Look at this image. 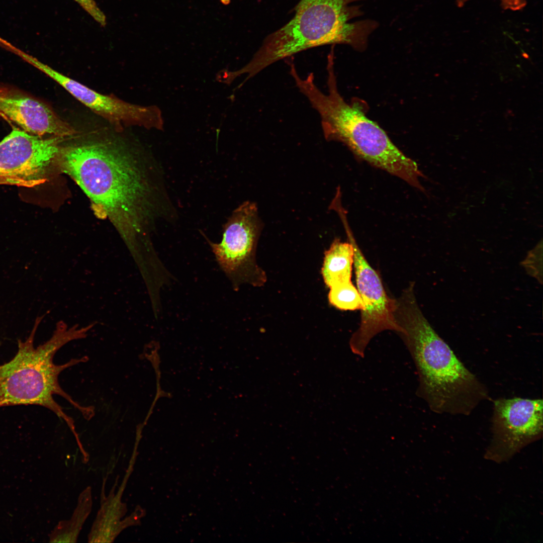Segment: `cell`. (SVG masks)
<instances>
[{"label":"cell","mask_w":543,"mask_h":543,"mask_svg":"<svg viewBox=\"0 0 543 543\" xmlns=\"http://www.w3.org/2000/svg\"><path fill=\"white\" fill-rule=\"evenodd\" d=\"M134 153L120 141L97 139L60 145L55 160L108 218L130 246L149 215L150 186Z\"/></svg>","instance_id":"cell-1"},{"label":"cell","mask_w":543,"mask_h":543,"mask_svg":"<svg viewBox=\"0 0 543 543\" xmlns=\"http://www.w3.org/2000/svg\"><path fill=\"white\" fill-rule=\"evenodd\" d=\"M399 333L415 365L417 395L438 414L469 415L489 398L488 389L437 334L420 310L414 288L396 300Z\"/></svg>","instance_id":"cell-2"},{"label":"cell","mask_w":543,"mask_h":543,"mask_svg":"<svg viewBox=\"0 0 543 543\" xmlns=\"http://www.w3.org/2000/svg\"><path fill=\"white\" fill-rule=\"evenodd\" d=\"M326 70V94L316 85L313 73L306 77H301L296 70L290 73L296 86L318 113L325 139L343 143L359 158L424 192L420 182L424 176L417 163L402 152L378 124L366 116L358 103L350 105L341 96L332 55L328 56Z\"/></svg>","instance_id":"cell-3"},{"label":"cell","mask_w":543,"mask_h":543,"mask_svg":"<svg viewBox=\"0 0 543 543\" xmlns=\"http://www.w3.org/2000/svg\"><path fill=\"white\" fill-rule=\"evenodd\" d=\"M360 0H300L293 18L271 33L235 77L246 74V82L272 64L304 50L330 44H346L361 51L377 27L372 20L350 22L361 14L350 4Z\"/></svg>","instance_id":"cell-4"},{"label":"cell","mask_w":543,"mask_h":543,"mask_svg":"<svg viewBox=\"0 0 543 543\" xmlns=\"http://www.w3.org/2000/svg\"><path fill=\"white\" fill-rule=\"evenodd\" d=\"M45 315L37 317L32 330L25 341L18 340V351L13 358L0 366V407L16 405H38L46 407L63 419L78 439L73 420L63 411L53 396L58 395L65 399L84 418L89 420L92 418L94 414L93 407L82 406L74 401L58 382L61 372L86 361L88 358H72L59 365L55 364L53 359L56 352L68 342L85 338L92 326L89 324L79 328L75 324L68 327L65 322L59 321L51 337L35 348L34 336Z\"/></svg>","instance_id":"cell-5"},{"label":"cell","mask_w":543,"mask_h":543,"mask_svg":"<svg viewBox=\"0 0 543 543\" xmlns=\"http://www.w3.org/2000/svg\"><path fill=\"white\" fill-rule=\"evenodd\" d=\"M261 230L257 207L247 201L234 210L228 219L221 241H209L218 263L234 290L245 284L261 287L266 282V274L258 265L255 256Z\"/></svg>","instance_id":"cell-6"},{"label":"cell","mask_w":543,"mask_h":543,"mask_svg":"<svg viewBox=\"0 0 543 543\" xmlns=\"http://www.w3.org/2000/svg\"><path fill=\"white\" fill-rule=\"evenodd\" d=\"M541 399L498 398L493 402L492 439L487 460L501 463L540 439L543 432Z\"/></svg>","instance_id":"cell-7"},{"label":"cell","mask_w":543,"mask_h":543,"mask_svg":"<svg viewBox=\"0 0 543 543\" xmlns=\"http://www.w3.org/2000/svg\"><path fill=\"white\" fill-rule=\"evenodd\" d=\"M343 225L353 246L356 283L364 304L359 326L351 335L349 346L354 354L364 357L369 343L377 334L387 330L399 333L401 328L395 318L396 300L386 293L379 274L360 250L347 222Z\"/></svg>","instance_id":"cell-8"},{"label":"cell","mask_w":543,"mask_h":543,"mask_svg":"<svg viewBox=\"0 0 543 543\" xmlns=\"http://www.w3.org/2000/svg\"><path fill=\"white\" fill-rule=\"evenodd\" d=\"M64 138L14 128L0 141V184L30 188L43 183Z\"/></svg>","instance_id":"cell-9"},{"label":"cell","mask_w":543,"mask_h":543,"mask_svg":"<svg viewBox=\"0 0 543 543\" xmlns=\"http://www.w3.org/2000/svg\"><path fill=\"white\" fill-rule=\"evenodd\" d=\"M24 59L51 78L76 100L107 120L117 129L138 126L163 130L160 110L156 106H143L99 93L55 70L27 54Z\"/></svg>","instance_id":"cell-10"},{"label":"cell","mask_w":543,"mask_h":543,"mask_svg":"<svg viewBox=\"0 0 543 543\" xmlns=\"http://www.w3.org/2000/svg\"><path fill=\"white\" fill-rule=\"evenodd\" d=\"M0 116L21 129L35 135L71 137L74 128L48 105L31 97L0 86Z\"/></svg>","instance_id":"cell-11"},{"label":"cell","mask_w":543,"mask_h":543,"mask_svg":"<svg viewBox=\"0 0 543 543\" xmlns=\"http://www.w3.org/2000/svg\"><path fill=\"white\" fill-rule=\"evenodd\" d=\"M354 248L351 242L336 238L324 253L321 274L327 287L351 281Z\"/></svg>","instance_id":"cell-12"},{"label":"cell","mask_w":543,"mask_h":543,"mask_svg":"<svg viewBox=\"0 0 543 543\" xmlns=\"http://www.w3.org/2000/svg\"><path fill=\"white\" fill-rule=\"evenodd\" d=\"M112 496L109 499L112 507L108 500L102 504L89 536L90 542H112L123 528L134 522L131 521L133 516L131 519L120 521L126 512V507L117 499L118 496L114 498Z\"/></svg>","instance_id":"cell-13"},{"label":"cell","mask_w":543,"mask_h":543,"mask_svg":"<svg viewBox=\"0 0 543 543\" xmlns=\"http://www.w3.org/2000/svg\"><path fill=\"white\" fill-rule=\"evenodd\" d=\"M92 505L91 490L87 487L80 495L77 506L70 520L59 523L50 535V542H75Z\"/></svg>","instance_id":"cell-14"},{"label":"cell","mask_w":543,"mask_h":543,"mask_svg":"<svg viewBox=\"0 0 543 543\" xmlns=\"http://www.w3.org/2000/svg\"><path fill=\"white\" fill-rule=\"evenodd\" d=\"M329 303L341 310H361L364 304L361 296L351 281L334 285L329 288Z\"/></svg>","instance_id":"cell-15"},{"label":"cell","mask_w":543,"mask_h":543,"mask_svg":"<svg viewBox=\"0 0 543 543\" xmlns=\"http://www.w3.org/2000/svg\"><path fill=\"white\" fill-rule=\"evenodd\" d=\"M102 26L106 25V18L94 0H74Z\"/></svg>","instance_id":"cell-16"},{"label":"cell","mask_w":543,"mask_h":543,"mask_svg":"<svg viewBox=\"0 0 543 543\" xmlns=\"http://www.w3.org/2000/svg\"><path fill=\"white\" fill-rule=\"evenodd\" d=\"M470 0H459L458 4L463 5ZM501 6L505 10L517 11L522 10L526 5V0H500Z\"/></svg>","instance_id":"cell-17"},{"label":"cell","mask_w":543,"mask_h":543,"mask_svg":"<svg viewBox=\"0 0 543 543\" xmlns=\"http://www.w3.org/2000/svg\"><path fill=\"white\" fill-rule=\"evenodd\" d=\"M11 45V44L0 37V45L8 49Z\"/></svg>","instance_id":"cell-18"},{"label":"cell","mask_w":543,"mask_h":543,"mask_svg":"<svg viewBox=\"0 0 543 543\" xmlns=\"http://www.w3.org/2000/svg\"><path fill=\"white\" fill-rule=\"evenodd\" d=\"M220 3L223 5H228L230 4L231 0H219Z\"/></svg>","instance_id":"cell-19"}]
</instances>
